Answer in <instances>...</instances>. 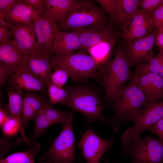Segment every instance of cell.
<instances>
[{
	"mask_svg": "<svg viewBox=\"0 0 163 163\" xmlns=\"http://www.w3.org/2000/svg\"><path fill=\"white\" fill-rule=\"evenodd\" d=\"M148 102L143 92L130 82L115 95L107 105L113 109L114 116L112 118H107L106 122L109 124L112 131L118 132L123 124L133 121Z\"/></svg>",
	"mask_w": 163,
	"mask_h": 163,
	"instance_id": "6da1fadb",
	"label": "cell"
},
{
	"mask_svg": "<svg viewBox=\"0 0 163 163\" xmlns=\"http://www.w3.org/2000/svg\"><path fill=\"white\" fill-rule=\"evenodd\" d=\"M67 88L68 96L65 105L68 108L82 113L89 123L95 121L102 123L106 122L107 118L103 114L106 106L97 91L91 87L82 85Z\"/></svg>",
	"mask_w": 163,
	"mask_h": 163,
	"instance_id": "7a4b0ae2",
	"label": "cell"
},
{
	"mask_svg": "<svg viewBox=\"0 0 163 163\" xmlns=\"http://www.w3.org/2000/svg\"><path fill=\"white\" fill-rule=\"evenodd\" d=\"M130 67L126 57L124 47H119L114 58L108 64L102 81L106 105L124 86L125 84L132 79L133 75Z\"/></svg>",
	"mask_w": 163,
	"mask_h": 163,
	"instance_id": "3957f363",
	"label": "cell"
},
{
	"mask_svg": "<svg viewBox=\"0 0 163 163\" xmlns=\"http://www.w3.org/2000/svg\"><path fill=\"white\" fill-rule=\"evenodd\" d=\"M55 65L64 67L73 82L94 78L101 83L97 75L98 66L85 50L65 55H53L51 66Z\"/></svg>",
	"mask_w": 163,
	"mask_h": 163,
	"instance_id": "277c9868",
	"label": "cell"
},
{
	"mask_svg": "<svg viewBox=\"0 0 163 163\" xmlns=\"http://www.w3.org/2000/svg\"><path fill=\"white\" fill-rule=\"evenodd\" d=\"M105 21L103 11L92 1L76 0L66 18L57 25L61 30L73 31Z\"/></svg>",
	"mask_w": 163,
	"mask_h": 163,
	"instance_id": "5b68a950",
	"label": "cell"
},
{
	"mask_svg": "<svg viewBox=\"0 0 163 163\" xmlns=\"http://www.w3.org/2000/svg\"><path fill=\"white\" fill-rule=\"evenodd\" d=\"M73 115L72 111L60 133L53 140L48 150L41 157V160L50 161L52 163H76L72 123Z\"/></svg>",
	"mask_w": 163,
	"mask_h": 163,
	"instance_id": "8992f818",
	"label": "cell"
},
{
	"mask_svg": "<svg viewBox=\"0 0 163 163\" xmlns=\"http://www.w3.org/2000/svg\"><path fill=\"white\" fill-rule=\"evenodd\" d=\"M163 118V100L148 102L133 121L134 126L126 129L120 139L124 151L134 141L141 138L142 133Z\"/></svg>",
	"mask_w": 163,
	"mask_h": 163,
	"instance_id": "52a82bcc",
	"label": "cell"
},
{
	"mask_svg": "<svg viewBox=\"0 0 163 163\" xmlns=\"http://www.w3.org/2000/svg\"><path fill=\"white\" fill-rule=\"evenodd\" d=\"M131 163H163V140L153 137L141 138L124 151Z\"/></svg>",
	"mask_w": 163,
	"mask_h": 163,
	"instance_id": "ba28073f",
	"label": "cell"
},
{
	"mask_svg": "<svg viewBox=\"0 0 163 163\" xmlns=\"http://www.w3.org/2000/svg\"><path fill=\"white\" fill-rule=\"evenodd\" d=\"M115 141L113 138H101L90 127L83 134L78 146L87 163H100L103 155L110 149Z\"/></svg>",
	"mask_w": 163,
	"mask_h": 163,
	"instance_id": "9c48e42d",
	"label": "cell"
},
{
	"mask_svg": "<svg viewBox=\"0 0 163 163\" xmlns=\"http://www.w3.org/2000/svg\"><path fill=\"white\" fill-rule=\"evenodd\" d=\"M158 30L156 28L149 35L126 44L124 53L131 66L147 64L153 58V46Z\"/></svg>",
	"mask_w": 163,
	"mask_h": 163,
	"instance_id": "30bf717a",
	"label": "cell"
},
{
	"mask_svg": "<svg viewBox=\"0 0 163 163\" xmlns=\"http://www.w3.org/2000/svg\"><path fill=\"white\" fill-rule=\"evenodd\" d=\"M46 87L43 81L33 74L26 63L17 68L14 74L9 77L5 89H21L45 94L47 93Z\"/></svg>",
	"mask_w": 163,
	"mask_h": 163,
	"instance_id": "8fae6325",
	"label": "cell"
},
{
	"mask_svg": "<svg viewBox=\"0 0 163 163\" xmlns=\"http://www.w3.org/2000/svg\"><path fill=\"white\" fill-rule=\"evenodd\" d=\"M123 27L122 36L126 44L149 35L156 28L150 14L140 9Z\"/></svg>",
	"mask_w": 163,
	"mask_h": 163,
	"instance_id": "7c38bea8",
	"label": "cell"
},
{
	"mask_svg": "<svg viewBox=\"0 0 163 163\" xmlns=\"http://www.w3.org/2000/svg\"><path fill=\"white\" fill-rule=\"evenodd\" d=\"M78 35L82 48L87 50L92 46L107 40L118 38L121 34L110 25H94L74 31Z\"/></svg>",
	"mask_w": 163,
	"mask_h": 163,
	"instance_id": "4fadbf2b",
	"label": "cell"
},
{
	"mask_svg": "<svg viewBox=\"0 0 163 163\" xmlns=\"http://www.w3.org/2000/svg\"><path fill=\"white\" fill-rule=\"evenodd\" d=\"M37 39L38 51L53 54L52 46L55 33L59 30L56 23L47 16L42 15L33 20Z\"/></svg>",
	"mask_w": 163,
	"mask_h": 163,
	"instance_id": "5bb4252c",
	"label": "cell"
},
{
	"mask_svg": "<svg viewBox=\"0 0 163 163\" xmlns=\"http://www.w3.org/2000/svg\"><path fill=\"white\" fill-rule=\"evenodd\" d=\"M8 28L12 33L13 40L23 54L30 55L38 51L33 21L27 24L11 25Z\"/></svg>",
	"mask_w": 163,
	"mask_h": 163,
	"instance_id": "9a60e30c",
	"label": "cell"
},
{
	"mask_svg": "<svg viewBox=\"0 0 163 163\" xmlns=\"http://www.w3.org/2000/svg\"><path fill=\"white\" fill-rule=\"evenodd\" d=\"M24 91L22 105V122L25 130L29 122L34 120L36 113L43 110L50 103L49 98L45 95L39 94L34 91Z\"/></svg>",
	"mask_w": 163,
	"mask_h": 163,
	"instance_id": "2e32d148",
	"label": "cell"
},
{
	"mask_svg": "<svg viewBox=\"0 0 163 163\" xmlns=\"http://www.w3.org/2000/svg\"><path fill=\"white\" fill-rule=\"evenodd\" d=\"M82 50H83L79 38L75 32H63L59 30L55 33L52 46V51L54 55H67Z\"/></svg>",
	"mask_w": 163,
	"mask_h": 163,
	"instance_id": "e0dca14e",
	"label": "cell"
},
{
	"mask_svg": "<svg viewBox=\"0 0 163 163\" xmlns=\"http://www.w3.org/2000/svg\"><path fill=\"white\" fill-rule=\"evenodd\" d=\"M117 38L102 41L88 49L86 51L98 66L97 75L99 78L104 75L105 70L111 61L112 51L117 43Z\"/></svg>",
	"mask_w": 163,
	"mask_h": 163,
	"instance_id": "ac0fdd59",
	"label": "cell"
},
{
	"mask_svg": "<svg viewBox=\"0 0 163 163\" xmlns=\"http://www.w3.org/2000/svg\"><path fill=\"white\" fill-rule=\"evenodd\" d=\"M53 54L37 51L30 55L27 65L29 69L45 84L50 80Z\"/></svg>",
	"mask_w": 163,
	"mask_h": 163,
	"instance_id": "d6986e66",
	"label": "cell"
},
{
	"mask_svg": "<svg viewBox=\"0 0 163 163\" xmlns=\"http://www.w3.org/2000/svg\"><path fill=\"white\" fill-rule=\"evenodd\" d=\"M6 91L8 99V107L11 116L18 123L19 132L21 135L22 140L30 148L34 147L35 144L31 143L27 137L22 125V105L24 95L23 90L16 89Z\"/></svg>",
	"mask_w": 163,
	"mask_h": 163,
	"instance_id": "ffe728a7",
	"label": "cell"
},
{
	"mask_svg": "<svg viewBox=\"0 0 163 163\" xmlns=\"http://www.w3.org/2000/svg\"><path fill=\"white\" fill-rule=\"evenodd\" d=\"M43 14L35 10L30 5L22 3L5 12V19L8 28L12 25L28 24L33 21L36 17Z\"/></svg>",
	"mask_w": 163,
	"mask_h": 163,
	"instance_id": "44dd1931",
	"label": "cell"
},
{
	"mask_svg": "<svg viewBox=\"0 0 163 163\" xmlns=\"http://www.w3.org/2000/svg\"><path fill=\"white\" fill-rule=\"evenodd\" d=\"M30 56L21 52L13 39L7 44L0 45V62L10 64L16 69L27 63Z\"/></svg>",
	"mask_w": 163,
	"mask_h": 163,
	"instance_id": "7402d4cb",
	"label": "cell"
},
{
	"mask_svg": "<svg viewBox=\"0 0 163 163\" xmlns=\"http://www.w3.org/2000/svg\"><path fill=\"white\" fill-rule=\"evenodd\" d=\"M76 0H44L46 5L43 15L53 20L56 23L63 21Z\"/></svg>",
	"mask_w": 163,
	"mask_h": 163,
	"instance_id": "603a6c76",
	"label": "cell"
},
{
	"mask_svg": "<svg viewBox=\"0 0 163 163\" xmlns=\"http://www.w3.org/2000/svg\"><path fill=\"white\" fill-rule=\"evenodd\" d=\"M141 0H117L114 21L123 27L140 9Z\"/></svg>",
	"mask_w": 163,
	"mask_h": 163,
	"instance_id": "cb8c5ba5",
	"label": "cell"
},
{
	"mask_svg": "<svg viewBox=\"0 0 163 163\" xmlns=\"http://www.w3.org/2000/svg\"><path fill=\"white\" fill-rule=\"evenodd\" d=\"M40 150L39 144L26 151L11 154L1 159L0 163H35L34 158Z\"/></svg>",
	"mask_w": 163,
	"mask_h": 163,
	"instance_id": "d4e9b609",
	"label": "cell"
},
{
	"mask_svg": "<svg viewBox=\"0 0 163 163\" xmlns=\"http://www.w3.org/2000/svg\"><path fill=\"white\" fill-rule=\"evenodd\" d=\"M47 88L49 99L52 106L56 104H65L68 96L67 88L58 86L53 84L50 80L45 84Z\"/></svg>",
	"mask_w": 163,
	"mask_h": 163,
	"instance_id": "484cf974",
	"label": "cell"
},
{
	"mask_svg": "<svg viewBox=\"0 0 163 163\" xmlns=\"http://www.w3.org/2000/svg\"><path fill=\"white\" fill-rule=\"evenodd\" d=\"M33 120L34 129L29 139L31 143H34L36 142V140L53 124L46 116L43 110L37 112Z\"/></svg>",
	"mask_w": 163,
	"mask_h": 163,
	"instance_id": "4316f807",
	"label": "cell"
},
{
	"mask_svg": "<svg viewBox=\"0 0 163 163\" xmlns=\"http://www.w3.org/2000/svg\"><path fill=\"white\" fill-rule=\"evenodd\" d=\"M130 82L143 92L149 102L155 101L151 81L146 74L134 73Z\"/></svg>",
	"mask_w": 163,
	"mask_h": 163,
	"instance_id": "83f0119b",
	"label": "cell"
},
{
	"mask_svg": "<svg viewBox=\"0 0 163 163\" xmlns=\"http://www.w3.org/2000/svg\"><path fill=\"white\" fill-rule=\"evenodd\" d=\"M163 61V48H161L159 53L154 56L149 63L136 65L134 73H154L159 74Z\"/></svg>",
	"mask_w": 163,
	"mask_h": 163,
	"instance_id": "f1b7e54d",
	"label": "cell"
},
{
	"mask_svg": "<svg viewBox=\"0 0 163 163\" xmlns=\"http://www.w3.org/2000/svg\"><path fill=\"white\" fill-rule=\"evenodd\" d=\"M44 113L53 125L60 124L63 126L67 120L70 113L68 110L62 111L47 105L43 110Z\"/></svg>",
	"mask_w": 163,
	"mask_h": 163,
	"instance_id": "f546056e",
	"label": "cell"
},
{
	"mask_svg": "<svg viewBox=\"0 0 163 163\" xmlns=\"http://www.w3.org/2000/svg\"><path fill=\"white\" fill-rule=\"evenodd\" d=\"M52 67L54 69V71L51 74L50 81L58 86L63 87L70 77L68 72L64 67L61 66H52Z\"/></svg>",
	"mask_w": 163,
	"mask_h": 163,
	"instance_id": "4dcf8cb0",
	"label": "cell"
},
{
	"mask_svg": "<svg viewBox=\"0 0 163 163\" xmlns=\"http://www.w3.org/2000/svg\"><path fill=\"white\" fill-rule=\"evenodd\" d=\"M151 81L155 101L163 100V78L154 73L146 74Z\"/></svg>",
	"mask_w": 163,
	"mask_h": 163,
	"instance_id": "1f68e13d",
	"label": "cell"
},
{
	"mask_svg": "<svg viewBox=\"0 0 163 163\" xmlns=\"http://www.w3.org/2000/svg\"><path fill=\"white\" fill-rule=\"evenodd\" d=\"M4 136H11L19 132L18 123L12 116L9 117L1 127Z\"/></svg>",
	"mask_w": 163,
	"mask_h": 163,
	"instance_id": "d6a6232c",
	"label": "cell"
},
{
	"mask_svg": "<svg viewBox=\"0 0 163 163\" xmlns=\"http://www.w3.org/2000/svg\"><path fill=\"white\" fill-rule=\"evenodd\" d=\"M17 69L7 63L0 62V85L2 86L7 81L8 77L14 73Z\"/></svg>",
	"mask_w": 163,
	"mask_h": 163,
	"instance_id": "836d02e7",
	"label": "cell"
},
{
	"mask_svg": "<svg viewBox=\"0 0 163 163\" xmlns=\"http://www.w3.org/2000/svg\"><path fill=\"white\" fill-rule=\"evenodd\" d=\"M107 14L111 21H114L117 0H96L95 1Z\"/></svg>",
	"mask_w": 163,
	"mask_h": 163,
	"instance_id": "e575fe53",
	"label": "cell"
},
{
	"mask_svg": "<svg viewBox=\"0 0 163 163\" xmlns=\"http://www.w3.org/2000/svg\"><path fill=\"white\" fill-rule=\"evenodd\" d=\"M162 4L161 0H142L140 9L146 13L150 14Z\"/></svg>",
	"mask_w": 163,
	"mask_h": 163,
	"instance_id": "d590c367",
	"label": "cell"
},
{
	"mask_svg": "<svg viewBox=\"0 0 163 163\" xmlns=\"http://www.w3.org/2000/svg\"><path fill=\"white\" fill-rule=\"evenodd\" d=\"M6 137V136H3L0 139V160L3 158L5 154L11 149L12 147L17 145V143L20 142L21 140L13 142Z\"/></svg>",
	"mask_w": 163,
	"mask_h": 163,
	"instance_id": "8d00e7d4",
	"label": "cell"
},
{
	"mask_svg": "<svg viewBox=\"0 0 163 163\" xmlns=\"http://www.w3.org/2000/svg\"><path fill=\"white\" fill-rule=\"evenodd\" d=\"M150 15L156 28L158 30L163 31V13L159 6Z\"/></svg>",
	"mask_w": 163,
	"mask_h": 163,
	"instance_id": "74e56055",
	"label": "cell"
},
{
	"mask_svg": "<svg viewBox=\"0 0 163 163\" xmlns=\"http://www.w3.org/2000/svg\"><path fill=\"white\" fill-rule=\"evenodd\" d=\"M12 33L8 26H0V44H7L13 40Z\"/></svg>",
	"mask_w": 163,
	"mask_h": 163,
	"instance_id": "f35d334b",
	"label": "cell"
},
{
	"mask_svg": "<svg viewBox=\"0 0 163 163\" xmlns=\"http://www.w3.org/2000/svg\"><path fill=\"white\" fill-rule=\"evenodd\" d=\"M24 2V0H0V11L5 12Z\"/></svg>",
	"mask_w": 163,
	"mask_h": 163,
	"instance_id": "ab89813d",
	"label": "cell"
},
{
	"mask_svg": "<svg viewBox=\"0 0 163 163\" xmlns=\"http://www.w3.org/2000/svg\"><path fill=\"white\" fill-rule=\"evenodd\" d=\"M148 130L163 140V118L151 126Z\"/></svg>",
	"mask_w": 163,
	"mask_h": 163,
	"instance_id": "60d3db41",
	"label": "cell"
},
{
	"mask_svg": "<svg viewBox=\"0 0 163 163\" xmlns=\"http://www.w3.org/2000/svg\"><path fill=\"white\" fill-rule=\"evenodd\" d=\"M24 4L30 5L35 10L43 13L46 5L44 0H24Z\"/></svg>",
	"mask_w": 163,
	"mask_h": 163,
	"instance_id": "b9f144b4",
	"label": "cell"
},
{
	"mask_svg": "<svg viewBox=\"0 0 163 163\" xmlns=\"http://www.w3.org/2000/svg\"><path fill=\"white\" fill-rule=\"evenodd\" d=\"M11 116L8 110L7 104L5 103L3 107L0 106V127Z\"/></svg>",
	"mask_w": 163,
	"mask_h": 163,
	"instance_id": "7bdbcfd3",
	"label": "cell"
},
{
	"mask_svg": "<svg viewBox=\"0 0 163 163\" xmlns=\"http://www.w3.org/2000/svg\"><path fill=\"white\" fill-rule=\"evenodd\" d=\"M155 43L160 48H163V30H158L155 37Z\"/></svg>",
	"mask_w": 163,
	"mask_h": 163,
	"instance_id": "ee69618b",
	"label": "cell"
},
{
	"mask_svg": "<svg viewBox=\"0 0 163 163\" xmlns=\"http://www.w3.org/2000/svg\"><path fill=\"white\" fill-rule=\"evenodd\" d=\"M159 75L160 76L163 78V61L162 63Z\"/></svg>",
	"mask_w": 163,
	"mask_h": 163,
	"instance_id": "f6af8a7d",
	"label": "cell"
},
{
	"mask_svg": "<svg viewBox=\"0 0 163 163\" xmlns=\"http://www.w3.org/2000/svg\"><path fill=\"white\" fill-rule=\"evenodd\" d=\"M159 7L163 13V4H162L160 5L159 6Z\"/></svg>",
	"mask_w": 163,
	"mask_h": 163,
	"instance_id": "bcb514c9",
	"label": "cell"
},
{
	"mask_svg": "<svg viewBox=\"0 0 163 163\" xmlns=\"http://www.w3.org/2000/svg\"><path fill=\"white\" fill-rule=\"evenodd\" d=\"M52 162L50 161H46L41 162L39 163H51Z\"/></svg>",
	"mask_w": 163,
	"mask_h": 163,
	"instance_id": "7dc6e473",
	"label": "cell"
},
{
	"mask_svg": "<svg viewBox=\"0 0 163 163\" xmlns=\"http://www.w3.org/2000/svg\"><path fill=\"white\" fill-rule=\"evenodd\" d=\"M162 4H163V0H161Z\"/></svg>",
	"mask_w": 163,
	"mask_h": 163,
	"instance_id": "c3c4849f",
	"label": "cell"
},
{
	"mask_svg": "<svg viewBox=\"0 0 163 163\" xmlns=\"http://www.w3.org/2000/svg\"><path fill=\"white\" fill-rule=\"evenodd\" d=\"M105 163H109L107 161H106Z\"/></svg>",
	"mask_w": 163,
	"mask_h": 163,
	"instance_id": "681fc988",
	"label": "cell"
},
{
	"mask_svg": "<svg viewBox=\"0 0 163 163\" xmlns=\"http://www.w3.org/2000/svg\"><path fill=\"white\" fill-rule=\"evenodd\" d=\"M51 163H52V162Z\"/></svg>",
	"mask_w": 163,
	"mask_h": 163,
	"instance_id": "f907efd6",
	"label": "cell"
}]
</instances>
